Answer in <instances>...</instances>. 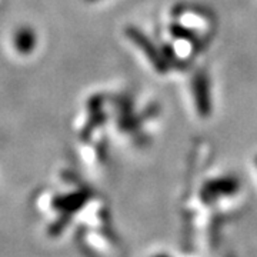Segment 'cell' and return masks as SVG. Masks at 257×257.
Here are the masks:
<instances>
[{
	"instance_id": "obj_1",
	"label": "cell",
	"mask_w": 257,
	"mask_h": 257,
	"mask_svg": "<svg viewBox=\"0 0 257 257\" xmlns=\"http://www.w3.org/2000/svg\"><path fill=\"white\" fill-rule=\"evenodd\" d=\"M3 49L15 62H30L40 55L42 33L30 22H19L5 33Z\"/></svg>"
}]
</instances>
